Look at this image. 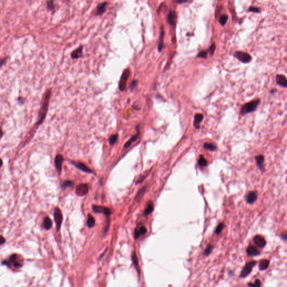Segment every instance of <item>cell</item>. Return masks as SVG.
Instances as JSON below:
<instances>
[{
    "mask_svg": "<svg viewBox=\"0 0 287 287\" xmlns=\"http://www.w3.org/2000/svg\"><path fill=\"white\" fill-rule=\"evenodd\" d=\"M260 103V100L257 99V100H252L245 104L241 108V114L242 116H244L245 114L254 112Z\"/></svg>",
    "mask_w": 287,
    "mask_h": 287,
    "instance_id": "1",
    "label": "cell"
},
{
    "mask_svg": "<svg viewBox=\"0 0 287 287\" xmlns=\"http://www.w3.org/2000/svg\"><path fill=\"white\" fill-rule=\"evenodd\" d=\"M18 258L19 256L17 254H13L9 257L8 261L4 260L3 261H2V264L7 265L8 266H10V264H11L15 268H20L23 266V265L20 263L19 261H17Z\"/></svg>",
    "mask_w": 287,
    "mask_h": 287,
    "instance_id": "2",
    "label": "cell"
},
{
    "mask_svg": "<svg viewBox=\"0 0 287 287\" xmlns=\"http://www.w3.org/2000/svg\"><path fill=\"white\" fill-rule=\"evenodd\" d=\"M130 74V70L127 68L123 72L119 82V89L121 91H125L126 88V83Z\"/></svg>",
    "mask_w": 287,
    "mask_h": 287,
    "instance_id": "3",
    "label": "cell"
},
{
    "mask_svg": "<svg viewBox=\"0 0 287 287\" xmlns=\"http://www.w3.org/2000/svg\"><path fill=\"white\" fill-rule=\"evenodd\" d=\"M234 57L244 63H249L252 60V57L249 54L242 51H237L235 52Z\"/></svg>",
    "mask_w": 287,
    "mask_h": 287,
    "instance_id": "4",
    "label": "cell"
},
{
    "mask_svg": "<svg viewBox=\"0 0 287 287\" xmlns=\"http://www.w3.org/2000/svg\"><path fill=\"white\" fill-rule=\"evenodd\" d=\"M54 219L56 224V228L57 231L60 230L61 224L63 220V216L60 209L58 208H56L54 212Z\"/></svg>",
    "mask_w": 287,
    "mask_h": 287,
    "instance_id": "5",
    "label": "cell"
},
{
    "mask_svg": "<svg viewBox=\"0 0 287 287\" xmlns=\"http://www.w3.org/2000/svg\"><path fill=\"white\" fill-rule=\"evenodd\" d=\"M256 264V262L255 261H252L248 263L247 264L245 265V266L243 268L242 272H241L240 277L241 278H245L247 276H248L251 272L253 267L255 266V265Z\"/></svg>",
    "mask_w": 287,
    "mask_h": 287,
    "instance_id": "6",
    "label": "cell"
},
{
    "mask_svg": "<svg viewBox=\"0 0 287 287\" xmlns=\"http://www.w3.org/2000/svg\"><path fill=\"white\" fill-rule=\"evenodd\" d=\"M89 187L88 185L82 183L78 185L76 189V194L79 196H83L88 194Z\"/></svg>",
    "mask_w": 287,
    "mask_h": 287,
    "instance_id": "7",
    "label": "cell"
},
{
    "mask_svg": "<svg viewBox=\"0 0 287 287\" xmlns=\"http://www.w3.org/2000/svg\"><path fill=\"white\" fill-rule=\"evenodd\" d=\"M93 212L97 213H102L107 216H109L111 214L110 210L106 207H103L98 205H93Z\"/></svg>",
    "mask_w": 287,
    "mask_h": 287,
    "instance_id": "8",
    "label": "cell"
},
{
    "mask_svg": "<svg viewBox=\"0 0 287 287\" xmlns=\"http://www.w3.org/2000/svg\"><path fill=\"white\" fill-rule=\"evenodd\" d=\"M72 164L76 166L77 168L80 169L81 171L89 173H92L93 171L91 170L89 168H88L85 164H84L83 163L79 162H72Z\"/></svg>",
    "mask_w": 287,
    "mask_h": 287,
    "instance_id": "9",
    "label": "cell"
},
{
    "mask_svg": "<svg viewBox=\"0 0 287 287\" xmlns=\"http://www.w3.org/2000/svg\"><path fill=\"white\" fill-rule=\"evenodd\" d=\"M254 242L256 246L260 248L264 247L266 243V240L260 235H257L254 238Z\"/></svg>",
    "mask_w": 287,
    "mask_h": 287,
    "instance_id": "10",
    "label": "cell"
},
{
    "mask_svg": "<svg viewBox=\"0 0 287 287\" xmlns=\"http://www.w3.org/2000/svg\"><path fill=\"white\" fill-rule=\"evenodd\" d=\"M63 160H64L63 157L61 154L57 155L55 158V160H54L55 166H56V169H57V170L59 173L61 172L62 166V163H63Z\"/></svg>",
    "mask_w": 287,
    "mask_h": 287,
    "instance_id": "11",
    "label": "cell"
},
{
    "mask_svg": "<svg viewBox=\"0 0 287 287\" xmlns=\"http://www.w3.org/2000/svg\"><path fill=\"white\" fill-rule=\"evenodd\" d=\"M164 34H165V33H164V28L163 26H162L160 28V36H159V42L158 45L159 52H161L163 48V47H164Z\"/></svg>",
    "mask_w": 287,
    "mask_h": 287,
    "instance_id": "12",
    "label": "cell"
},
{
    "mask_svg": "<svg viewBox=\"0 0 287 287\" xmlns=\"http://www.w3.org/2000/svg\"><path fill=\"white\" fill-rule=\"evenodd\" d=\"M276 82L280 86L287 88V81L286 77L283 75H277L276 76Z\"/></svg>",
    "mask_w": 287,
    "mask_h": 287,
    "instance_id": "13",
    "label": "cell"
},
{
    "mask_svg": "<svg viewBox=\"0 0 287 287\" xmlns=\"http://www.w3.org/2000/svg\"><path fill=\"white\" fill-rule=\"evenodd\" d=\"M204 118V115L203 114H197L195 115L194 126L196 129H200V124Z\"/></svg>",
    "mask_w": 287,
    "mask_h": 287,
    "instance_id": "14",
    "label": "cell"
},
{
    "mask_svg": "<svg viewBox=\"0 0 287 287\" xmlns=\"http://www.w3.org/2000/svg\"><path fill=\"white\" fill-rule=\"evenodd\" d=\"M176 15L175 11L172 10H171L169 11L167 17L168 23H169L171 25L174 26L176 24Z\"/></svg>",
    "mask_w": 287,
    "mask_h": 287,
    "instance_id": "15",
    "label": "cell"
},
{
    "mask_svg": "<svg viewBox=\"0 0 287 287\" xmlns=\"http://www.w3.org/2000/svg\"><path fill=\"white\" fill-rule=\"evenodd\" d=\"M257 198V193L255 191H252L250 192L249 194L247 195V198H246V202L248 204H251L254 203Z\"/></svg>",
    "mask_w": 287,
    "mask_h": 287,
    "instance_id": "16",
    "label": "cell"
},
{
    "mask_svg": "<svg viewBox=\"0 0 287 287\" xmlns=\"http://www.w3.org/2000/svg\"><path fill=\"white\" fill-rule=\"evenodd\" d=\"M246 252L249 256H257L260 255V252L257 249L252 246H249L247 247Z\"/></svg>",
    "mask_w": 287,
    "mask_h": 287,
    "instance_id": "17",
    "label": "cell"
},
{
    "mask_svg": "<svg viewBox=\"0 0 287 287\" xmlns=\"http://www.w3.org/2000/svg\"><path fill=\"white\" fill-rule=\"evenodd\" d=\"M255 159H256V164H257V166L258 167V168L261 171H263L264 168V157L263 155H260L257 156L256 157H255Z\"/></svg>",
    "mask_w": 287,
    "mask_h": 287,
    "instance_id": "18",
    "label": "cell"
},
{
    "mask_svg": "<svg viewBox=\"0 0 287 287\" xmlns=\"http://www.w3.org/2000/svg\"><path fill=\"white\" fill-rule=\"evenodd\" d=\"M83 47L81 46L79 48H77L75 51H74L71 54L72 59H77L80 58L83 54Z\"/></svg>",
    "mask_w": 287,
    "mask_h": 287,
    "instance_id": "19",
    "label": "cell"
},
{
    "mask_svg": "<svg viewBox=\"0 0 287 287\" xmlns=\"http://www.w3.org/2000/svg\"><path fill=\"white\" fill-rule=\"evenodd\" d=\"M137 133L135 135L132 136L129 141L126 143L125 144V146H124V148L126 149V148H129V147L131 146V145L133 143H134L135 141H136V140L138 139L139 137V127H137Z\"/></svg>",
    "mask_w": 287,
    "mask_h": 287,
    "instance_id": "20",
    "label": "cell"
},
{
    "mask_svg": "<svg viewBox=\"0 0 287 287\" xmlns=\"http://www.w3.org/2000/svg\"><path fill=\"white\" fill-rule=\"evenodd\" d=\"M107 4H108V3L107 2H104L99 5L98 7H97V15H102L105 12Z\"/></svg>",
    "mask_w": 287,
    "mask_h": 287,
    "instance_id": "21",
    "label": "cell"
},
{
    "mask_svg": "<svg viewBox=\"0 0 287 287\" xmlns=\"http://www.w3.org/2000/svg\"><path fill=\"white\" fill-rule=\"evenodd\" d=\"M147 232V229L144 226H141L139 229H136L135 231V238H138L141 235H144Z\"/></svg>",
    "mask_w": 287,
    "mask_h": 287,
    "instance_id": "22",
    "label": "cell"
},
{
    "mask_svg": "<svg viewBox=\"0 0 287 287\" xmlns=\"http://www.w3.org/2000/svg\"><path fill=\"white\" fill-rule=\"evenodd\" d=\"M132 260L133 264L134 265V266L136 268L137 272H138L139 274H140V266H139V260H138V258L137 257V255H136L135 252H134L132 255Z\"/></svg>",
    "mask_w": 287,
    "mask_h": 287,
    "instance_id": "23",
    "label": "cell"
},
{
    "mask_svg": "<svg viewBox=\"0 0 287 287\" xmlns=\"http://www.w3.org/2000/svg\"><path fill=\"white\" fill-rule=\"evenodd\" d=\"M269 264H270V261L268 260H267V259L262 260L260 261V264H259V266H258L259 270H261V271L266 270L269 267Z\"/></svg>",
    "mask_w": 287,
    "mask_h": 287,
    "instance_id": "24",
    "label": "cell"
},
{
    "mask_svg": "<svg viewBox=\"0 0 287 287\" xmlns=\"http://www.w3.org/2000/svg\"><path fill=\"white\" fill-rule=\"evenodd\" d=\"M153 210H154V204L152 201H149L148 204L146 208L144 211V215L145 216L148 215L153 212Z\"/></svg>",
    "mask_w": 287,
    "mask_h": 287,
    "instance_id": "25",
    "label": "cell"
},
{
    "mask_svg": "<svg viewBox=\"0 0 287 287\" xmlns=\"http://www.w3.org/2000/svg\"><path fill=\"white\" fill-rule=\"evenodd\" d=\"M43 225L46 230H49L52 226V222L49 217H46L44 219Z\"/></svg>",
    "mask_w": 287,
    "mask_h": 287,
    "instance_id": "26",
    "label": "cell"
},
{
    "mask_svg": "<svg viewBox=\"0 0 287 287\" xmlns=\"http://www.w3.org/2000/svg\"><path fill=\"white\" fill-rule=\"evenodd\" d=\"M95 220L94 218L91 215L89 214L88 216V219H87V226L88 227L90 228H91L95 226Z\"/></svg>",
    "mask_w": 287,
    "mask_h": 287,
    "instance_id": "27",
    "label": "cell"
},
{
    "mask_svg": "<svg viewBox=\"0 0 287 287\" xmlns=\"http://www.w3.org/2000/svg\"><path fill=\"white\" fill-rule=\"evenodd\" d=\"M203 147H204L205 149H207V150H209L210 151H215L217 149V146L212 143H206L204 144Z\"/></svg>",
    "mask_w": 287,
    "mask_h": 287,
    "instance_id": "28",
    "label": "cell"
},
{
    "mask_svg": "<svg viewBox=\"0 0 287 287\" xmlns=\"http://www.w3.org/2000/svg\"><path fill=\"white\" fill-rule=\"evenodd\" d=\"M198 164H199V166H203V167L206 166H207L208 162L206 160V159L204 158L203 155H200L199 160L198 161Z\"/></svg>",
    "mask_w": 287,
    "mask_h": 287,
    "instance_id": "29",
    "label": "cell"
},
{
    "mask_svg": "<svg viewBox=\"0 0 287 287\" xmlns=\"http://www.w3.org/2000/svg\"><path fill=\"white\" fill-rule=\"evenodd\" d=\"M228 15H222L219 18V23L222 25H224L226 23H227V20H228Z\"/></svg>",
    "mask_w": 287,
    "mask_h": 287,
    "instance_id": "30",
    "label": "cell"
},
{
    "mask_svg": "<svg viewBox=\"0 0 287 287\" xmlns=\"http://www.w3.org/2000/svg\"><path fill=\"white\" fill-rule=\"evenodd\" d=\"M118 135L117 134L113 135L111 136L109 139V143L110 144V145H113L114 144L116 143L118 140Z\"/></svg>",
    "mask_w": 287,
    "mask_h": 287,
    "instance_id": "31",
    "label": "cell"
},
{
    "mask_svg": "<svg viewBox=\"0 0 287 287\" xmlns=\"http://www.w3.org/2000/svg\"><path fill=\"white\" fill-rule=\"evenodd\" d=\"M224 227V224L223 223H221L219 224V225L217 226V227L215 229V233L217 234V235L220 234L221 232H222V231H223Z\"/></svg>",
    "mask_w": 287,
    "mask_h": 287,
    "instance_id": "32",
    "label": "cell"
},
{
    "mask_svg": "<svg viewBox=\"0 0 287 287\" xmlns=\"http://www.w3.org/2000/svg\"><path fill=\"white\" fill-rule=\"evenodd\" d=\"M213 249V247L211 245H209L206 249H205V251H204V255L206 256H208L209 254H210V253L212 252V250Z\"/></svg>",
    "mask_w": 287,
    "mask_h": 287,
    "instance_id": "33",
    "label": "cell"
},
{
    "mask_svg": "<svg viewBox=\"0 0 287 287\" xmlns=\"http://www.w3.org/2000/svg\"><path fill=\"white\" fill-rule=\"evenodd\" d=\"M73 185V182L71 181H65L61 185L62 189H66L68 187H70Z\"/></svg>",
    "mask_w": 287,
    "mask_h": 287,
    "instance_id": "34",
    "label": "cell"
},
{
    "mask_svg": "<svg viewBox=\"0 0 287 287\" xmlns=\"http://www.w3.org/2000/svg\"><path fill=\"white\" fill-rule=\"evenodd\" d=\"M208 52V51H201L200 52H199V54H197V57H200V58H204V59H205V58H206V57H207Z\"/></svg>",
    "mask_w": 287,
    "mask_h": 287,
    "instance_id": "35",
    "label": "cell"
},
{
    "mask_svg": "<svg viewBox=\"0 0 287 287\" xmlns=\"http://www.w3.org/2000/svg\"><path fill=\"white\" fill-rule=\"evenodd\" d=\"M47 7L50 10H52L54 8V1L53 0H49L47 2Z\"/></svg>",
    "mask_w": 287,
    "mask_h": 287,
    "instance_id": "36",
    "label": "cell"
},
{
    "mask_svg": "<svg viewBox=\"0 0 287 287\" xmlns=\"http://www.w3.org/2000/svg\"><path fill=\"white\" fill-rule=\"evenodd\" d=\"M215 49H216V45H215L214 43H213V44H212V45L210 46V48H209V52H210V53H211L212 55V54L214 53V52H215Z\"/></svg>",
    "mask_w": 287,
    "mask_h": 287,
    "instance_id": "37",
    "label": "cell"
},
{
    "mask_svg": "<svg viewBox=\"0 0 287 287\" xmlns=\"http://www.w3.org/2000/svg\"><path fill=\"white\" fill-rule=\"evenodd\" d=\"M249 286H256V287H260L261 286V282L258 279L256 280L255 281L254 284H249Z\"/></svg>",
    "mask_w": 287,
    "mask_h": 287,
    "instance_id": "38",
    "label": "cell"
},
{
    "mask_svg": "<svg viewBox=\"0 0 287 287\" xmlns=\"http://www.w3.org/2000/svg\"><path fill=\"white\" fill-rule=\"evenodd\" d=\"M249 11H251V12H254V13H259L260 10L258 8L251 7L249 9Z\"/></svg>",
    "mask_w": 287,
    "mask_h": 287,
    "instance_id": "39",
    "label": "cell"
},
{
    "mask_svg": "<svg viewBox=\"0 0 287 287\" xmlns=\"http://www.w3.org/2000/svg\"><path fill=\"white\" fill-rule=\"evenodd\" d=\"M5 242H6L5 238L3 236L0 235V245H2L3 244H4L5 243Z\"/></svg>",
    "mask_w": 287,
    "mask_h": 287,
    "instance_id": "40",
    "label": "cell"
},
{
    "mask_svg": "<svg viewBox=\"0 0 287 287\" xmlns=\"http://www.w3.org/2000/svg\"><path fill=\"white\" fill-rule=\"evenodd\" d=\"M137 85V81L136 80H134L132 82V84H131V89H134Z\"/></svg>",
    "mask_w": 287,
    "mask_h": 287,
    "instance_id": "41",
    "label": "cell"
},
{
    "mask_svg": "<svg viewBox=\"0 0 287 287\" xmlns=\"http://www.w3.org/2000/svg\"><path fill=\"white\" fill-rule=\"evenodd\" d=\"M177 3H183L187 2L189 0H175Z\"/></svg>",
    "mask_w": 287,
    "mask_h": 287,
    "instance_id": "42",
    "label": "cell"
},
{
    "mask_svg": "<svg viewBox=\"0 0 287 287\" xmlns=\"http://www.w3.org/2000/svg\"><path fill=\"white\" fill-rule=\"evenodd\" d=\"M281 238H282L283 239L285 240H287V233H286V232L285 233H284V234H283V235H281Z\"/></svg>",
    "mask_w": 287,
    "mask_h": 287,
    "instance_id": "43",
    "label": "cell"
},
{
    "mask_svg": "<svg viewBox=\"0 0 287 287\" xmlns=\"http://www.w3.org/2000/svg\"><path fill=\"white\" fill-rule=\"evenodd\" d=\"M5 61H6V59H3V60H0V67L5 62Z\"/></svg>",
    "mask_w": 287,
    "mask_h": 287,
    "instance_id": "44",
    "label": "cell"
},
{
    "mask_svg": "<svg viewBox=\"0 0 287 287\" xmlns=\"http://www.w3.org/2000/svg\"><path fill=\"white\" fill-rule=\"evenodd\" d=\"M2 135H3V132H2V131L1 130V129H0V137H1V136H2Z\"/></svg>",
    "mask_w": 287,
    "mask_h": 287,
    "instance_id": "45",
    "label": "cell"
},
{
    "mask_svg": "<svg viewBox=\"0 0 287 287\" xmlns=\"http://www.w3.org/2000/svg\"><path fill=\"white\" fill-rule=\"evenodd\" d=\"M2 166V160L0 159V168Z\"/></svg>",
    "mask_w": 287,
    "mask_h": 287,
    "instance_id": "46",
    "label": "cell"
},
{
    "mask_svg": "<svg viewBox=\"0 0 287 287\" xmlns=\"http://www.w3.org/2000/svg\"><path fill=\"white\" fill-rule=\"evenodd\" d=\"M275 91H276V90H275V89H272V90L270 91V93H275V92H274Z\"/></svg>",
    "mask_w": 287,
    "mask_h": 287,
    "instance_id": "47",
    "label": "cell"
}]
</instances>
